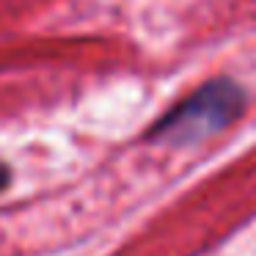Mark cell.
<instances>
[{
    "instance_id": "1",
    "label": "cell",
    "mask_w": 256,
    "mask_h": 256,
    "mask_svg": "<svg viewBox=\"0 0 256 256\" xmlns=\"http://www.w3.org/2000/svg\"><path fill=\"white\" fill-rule=\"evenodd\" d=\"M242 108H245V91L240 83H234L228 78L206 80L182 102L168 108L146 130V140L174 144V146L198 144V140L226 130L232 122H237Z\"/></svg>"
},
{
    "instance_id": "2",
    "label": "cell",
    "mask_w": 256,
    "mask_h": 256,
    "mask_svg": "<svg viewBox=\"0 0 256 256\" xmlns=\"http://www.w3.org/2000/svg\"><path fill=\"white\" fill-rule=\"evenodd\" d=\"M8 179H12V171H8V166L6 162H0V190L8 184Z\"/></svg>"
}]
</instances>
